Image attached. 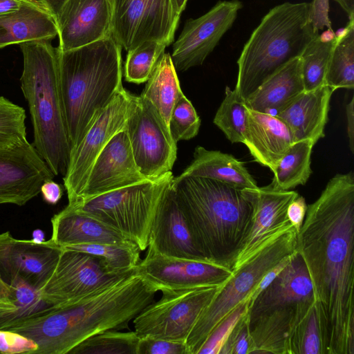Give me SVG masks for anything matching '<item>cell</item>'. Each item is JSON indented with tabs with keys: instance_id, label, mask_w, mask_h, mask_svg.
I'll return each mask as SVG.
<instances>
[{
	"instance_id": "cell-1",
	"label": "cell",
	"mask_w": 354,
	"mask_h": 354,
	"mask_svg": "<svg viewBox=\"0 0 354 354\" xmlns=\"http://www.w3.org/2000/svg\"><path fill=\"white\" fill-rule=\"evenodd\" d=\"M354 175L337 174L308 205L296 250L309 274L326 354H354Z\"/></svg>"
},
{
	"instance_id": "cell-2",
	"label": "cell",
	"mask_w": 354,
	"mask_h": 354,
	"mask_svg": "<svg viewBox=\"0 0 354 354\" xmlns=\"http://www.w3.org/2000/svg\"><path fill=\"white\" fill-rule=\"evenodd\" d=\"M157 290L137 272L76 301L7 329L37 345L33 354H66L84 339L108 330L128 328L129 322L153 301Z\"/></svg>"
},
{
	"instance_id": "cell-3",
	"label": "cell",
	"mask_w": 354,
	"mask_h": 354,
	"mask_svg": "<svg viewBox=\"0 0 354 354\" xmlns=\"http://www.w3.org/2000/svg\"><path fill=\"white\" fill-rule=\"evenodd\" d=\"M171 185L196 249L232 270L252 211L243 189L198 176L174 177Z\"/></svg>"
},
{
	"instance_id": "cell-4",
	"label": "cell",
	"mask_w": 354,
	"mask_h": 354,
	"mask_svg": "<svg viewBox=\"0 0 354 354\" xmlns=\"http://www.w3.org/2000/svg\"><path fill=\"white\" fill-rule=\"evenodd\" d=\"M121 50L111 35L72 50L57 47L58 84L71 151L124 88Z\"/></svg>"
},
{
	"instance_id": "cell-5",
	"label": "cell",
	"mask_w": 354,
	"mask_h": 354,
	"mask_svg": "<svg viewBox=\"0 0 354 354\" xmlns=\"http://www.w3.org/2000/svg\"><path fill=\"white\" fill-rule=\"evenodd\" d=\"M24 67L21 88L27 101L37 153L54 176L66 174L71 145L58 84L57 48L50 39L19 44Z\"/></svg>"
},
{
	"instance_id": "cell-6",
	"label": "cell",
	"mask_w": 354,
	"mask_h": 354,
	"mask_svg": "<svg viewBox=\"0 0 354 354\" xmlns=\"http://www.w3.org/2000/svg\"><path fill=\"white\" fill-rule=\"evenodd\" d=\"M310 3L285 2L270 9L245 44L237 60L234 90L245 101L268 77L300 57L319 32L310 21Z\"/></svg>"
},
{
	"instance_id": "cell-7",
	"label": "cell",
	"mask_w": 354,
	"mask_h": 354,
	"mask_svg": "<svg viewBox=\"0 0 354 354\" xmlns=\"http://www.w3.org/2000/svg\"><path fill=\"white\" fill-rule=\"evenodd\" d=\"M315 304L309 274L296 250L272 282L248 301L252 354H290L292 334Z\"/></svg>"
},
{
	"instance_id": "cell-8",
	"label": "cell",
	"mask_w": 354,
	"mask_h": 354,
	"mask_svg": "<svg viewBox=\"0 0 354 354\" xmlns=\"http://www.w3.org/2000/svg\"><path fill=\"white\" fill-rule=\"evenodd\" d=\"M297 234L291 226L232 270L191 330L185 342L189 354H197L214 328L240 302L250 299L270 270L296 251Z\"/></svg>"
},
{
	"instance_id": "cell-9",
	"label": "cell",
	"mask_w": 354,
	"mask_h": 354,
	"mask_svg": "<svg viewBox=\"0 0 354 354\" xmlns=\"http://www.w3.org/2000/svg\"><path fill=\"white\" fill-rule=\"evenodd\" d=\"M174 177L169 171L156 180H147L67 205L120 232L143 251L148 247L159 203Z\"/></svg>"
},
{
	"instance_id": "cell-10",
	"label": "cell",
	"mask_w": 354,
	"mask_h": 354,
	"mask_svg": "<svg viewBox=\"0 0 354 354\" xmlns=\"http://www.w3.org/2000/svg\"><path fill=\"white\" fill-rule=\"evenodd\" d=\"M137 102L138 95L123 88L99 113L80 143L71 151L63 177L68 205L81 197L95 158L116 133L126 129Z\"/></svg>"
},
{
	"instance_id": "cell-11",
	"label": "cell",
	"mask_w": 354,
	"mask_h": 354,
	"mask_svg": "<svg viewBox=\"0 0 354 354\" xmlns=\"http://www.w3.org/2000/svg\"><path fill=\"white\" fill-rule=\"evenodd\" d=\"M221 286L162 292L158 301H153L133 319L134 331L139 337L185 342Z\"/></svg>"
},
{
	"instance_id": "cell-12",
	"label": "cell",
	"mask_w": 354,
	"mask_h": 354,
	"mask_svg": "<svg viewBox=\"0 0 354 354\" xmlns=\"http://www.w3.org/2000/svg\"><path fill=\"white\" fill-rule=\"evenodd\" d=\"M136 272V268L112 272L97 256L62 248L57 265L39 294L50 306H60L100 291Z\"/></svg>"
},
{
	"instance_id": "cell-13",
	"label": "cell",
	"mask_w": 354,
	"mask_h": 354,
	"mask_svg": "<svg viewBox=\"0 0 354 354\" xmlns=\"http://www.w3.org/2000/svg\"><path fill=\"white\" fill-rule=\"evenodd\" d=\"M111 34L129 51L148 41L169 46L180 17L171 0H111Z\"/></svg>"
},
{
	"instance_id": "cell-14",
	"label": "cell",
	"mask_w": 354,
	"mask_h": 354,
	"mask_svg": "<svg viewBox=\"0 0 354 354\" xmlns=\"http://www.w3.org/2000/svg\"><path fill=\"white\" fill-rule=\"evenodd\" d=\"M126 130L134 160L145 178L156 180L171 171L177 143L155 107L140 95Z\"/></svg>"
},
{
	"instance_id": "cell-15",
	"label": "cell",
	"mask_w": 354,
	"mask_h": 354,
	"mask_svg": "<svg viewBox=\"0 0 354 354\" xmlns=\"http://www.w3.org/2000/svg\"><path fill=\"white\" fill-rule=\"evenodd\" d=\"M243 4L239 0L218 1L196 19H188L173 46L171 57L176 71L201 65L232 27Z\"/></svg>"
},
{
	"instance_id": "cell-16",
	"label": "cell",
	"mask_w": 354,
	"mask_h": 354,
	"mask_svg": "<svg viewBox=\"0 0 354 354\" xmlns=\"http://www.w3.org/2000/svg\"><path fill=\"white\" fill-rule=\"evenodd\" d=\"M61 246L48 241L18 239L0 233V280L7 286L24 282L39 292L52 274Z\"/></svg>"
},
{
	"instance_id": "cell-17",
	"label": "cell",
	"mask_w": 354,
	"mask_h": 354,
	"mask_svg": "<svg viewBox=\"0 0 354 354\" xmlns=\"http://www.w3.org/2000/svg\"><path fill=\"white\" fill-rule=\"evenodd\" d=\"M136 272L157 291L219 286L232 274L230 268L205 261L169 257L148 248Z\"/></svg>"
},
{
	"instance_id": "cell-18",
	"label": "cell",
	"mask_w": 354,
	"mask_h": 354,
	"mask_svg": "<svg viewBox=\"0 0 354 354\" xmlns=\"http://www.w3.org/2000/svg\"><path fill=\"white\" fill-rule=\"evenodd\" d=\"M252 211L247 234L236 257L232 270L241 266L270 241L291 226L287 210L299 196L295 191L279 190L270 184L254 189H243Z\"/></svg>"
},
{
	"instance_id": "cell-19",
	"label": "cell",
	"mask_w": 354,
	"mask_h": 354,
	"mask_svg": "<svg viewBox=\"0 0 354 354\" xmlns=\"http://www.w3.org/2000/svg\"><path fill=\"white\" fill-rule=\"evenodd\" d=\"M55 177L33 145L0 147V204L22 206L40 193L41 185Z\"/></svg>"
},
{
	"instance_id": "cell-20",
	"label": "cell",
	"mask_w": 354,
	"mask_h": 354,
	"mask_svg": "<svg viewBox=\"0 0 354 354\" xmlns=\"http://www.w3.org/2000/svg\"><path fill=\"white\" fill-rule=\"evenodd\" d=\"M145 180L147 179L141 174L134 160L125 129L116 133L98 154L81 197L76 203Z\"/></svg>"
},
{
	"instance_id": "cell-21",
	"label": "cell",
	"mask_w": 354,
	"mask_h": 354,
	"mask_svg": "<svg viewBox=\"0 0 354 354\" xmlns=\"http://www.w3.org/2000/svg\"><path fill=\"white\" fill-rule=\"evenodd\" d=\"M111 20V0H68L55 21L57 48L72 50L106 37Z\"/></svg>"
},
{
	"instance_id": "cell-22",
	"label": "cell",
	"mask_w": 354,
	"mask_h": 354,
	"mask_svg": "<svg viewBox=\"0 0 354 354\" xmlns=\"http://www.w3.org/2000/svg\"><path fill=\"white\" fill-rule=\"evenodd\" d=\"M171 182L158 207L148 248L169 257L207 261L193 242Z\"/></svg>"
},
{
	"instance_id": "cell-23",
	"label": "cell",
	"mask_w": 354,
	"mask_h": 354,
	"mask_svg": "<svg viewBox=\"0 0 354 354\" xmlns=\"http://www.w3.org/2000/svg\"><path fill=\"white\" fill-rule=\"evenodd\" d=\"M293 142L289 128L280 118L248 109L243 144L258 163L273 171Z\"/></svg>"
},
{
	"instance_id": "cell-24",
	"label": "cell",
	"mask_w": 354,
	"mask_h": 354,
	"mask_svg": "<svg viewBox=\"0 0 354 354\" xmlns=\"http://www.w3.org/2000/svg\"><path fill=\"white\" fill-rule=\"evenodd\" d=\"M334 91L326 84L304 91L277 115L289 128L294 142L310 140L316 144L324 136Z\"/></svg>"
},
{
	"instance_id": "cell-25",
	"label": "cell",
	"mask_w": 354,
	"mask_h": 354,
	"mask_svg": "<svg viewBox=\"0 0 354 354\" xmlns=\"http://www.w3.org/2000/svg\"><path fill=\"white\" fill-rule=\"evenodd\" d=\"M51 239L58 245L113 243L136 245L120 232L66 205L51 218Z\"/></svg>"
},
{
	"instance_id": "cell-26",
	"label": "cell",
	"mask_w": 354,
	"mask_h": 354,
	"mask_svg": "<svg viewBox=\"0 0 354 354\" xmlns=\"http://www.w3.org/2000/svg\"><path fill=\"white\" fill-rule=\"evenodd\" d=\"M304 91L301 61L297 57L268 77L244 103L248 109L277 116Z\"/></svg>"
},
{
	"instance_id": "cell-27",
	"label": "cell",
	"mask_w": 354,
	"mask_h": 354,
	"mask_svg": "<svg viewBox=\"0 0 354 354\" xmlns=\"http://www.w3.org/2000/svg\"><path fill=\"white\" fill-rule=\"evenodd\" d=\"M56 35L54 19L35 0L22 1L18 10L0 15V48Z\"/></svg>"
},
{
	"instance_id": "cell-28",
	"label": "cell",
	"mask_w": 354,
	"mask_h": 354,
	"mask_svg": "<svg viewBox=\"0 0 354 354\" xmlns=\"http://www.w3.org/2000/svg\"><path fill=\"white\" fill-rule=\"evenodd\" d=\"M178 176L207 178L241 189L258 187L243 162L231 154L208 150L201 146L195 148L190 165Z\"/></svg>"
},
{
	"instance_id": "cell-29",
	"label": "cell",
	"mask_w": 354,
	"mask_h": 354,
	"mask_svg": "<svg viewBox=\"0 0 354 354\" xmlns=\"http://www.w3.org/2000/svg\"><path fill=\"white\" fill-rule=\"evenodd\" d=\"M146 82L140 96L155 107L168 126L172 109L183 94L169 53L162 54Z\"/></svg>"
},
{
	"instance_id": "cell-30",
	"label": "cell",
	"mask_w": 354,
	"mask_h": 354,
	"mask_svg": "<svg viewBox=\"0 0 354 354\" xmlns=\"http://www.w3.org/2000/svg\"><path fill=\"white\" fill-rule=\"evenodd\" d=\"M315 144L310 140L294 142L272 171L270 183L279 190H290L306 183L312 173L311 153Z\"/></svg>"
},
{
	"instance_id": "cell-31",
	"label": "cell",
	"mask_w": 354,
	"mask_h": 354,
	"mask_svg": "<svg viewBox=\"0 0 354 354\" xmlns=\"http://www.w3.org/2000/svg\"><path fill=\"white\" fill-rule=\"evenodd\" d=\"M326 84L337 88H354V17L342 32L335 35L326 75Z\"/></svg>"
},
{
	"instance_id": "cell-32",
	"label": "cell",
	"mask_w": 354,
	"mask_h": 354,
	"mask_svg": "<svg viewBox=\"0 0 354 354\" xmlns=\"http://www.w3.org/2000/svg\"><path fill=\"white\" fill-rule=\"evenodd\" d=\"M335 41L317 34L308 44L300 56L301 73L306 91L326 84V75L330 53Z\"/></svg>"
},
{
	"instance_id": "cell-33",
	"label": "cell",
	"mask_w": 354,
	"mask_h": 354,
	"mask_svg": "<svg viewBox=\"0 0 354 354\" xmlns=\"http://www.w3.org/2000/svg\"><path fill=\"white\" fill-rule=\"evenodd\" d=\"M10 299L15 305L10 311L0 310V329H7L20 322L39 315L51 307L44 301L39 292L24 282L8 286Z\"/></svg>"
},
{
	"instance_id": "cell-34",
	"label": "cell",
	"mask_w": 354,
	"mask_h": 354,
	"mask_svg": "<svg viewBox=\"0 0 354 354\" xmlns=\"http://www.w3.org/2000/svg\"><path fill=\"white\" fill-rule=\"evenodd\" d=\"M140 337L135 331L108 330L94 335L72 348L70 354H136Z\"/></svg>"
},
{
	"instance_id": "cell-35",
	"label": "cell",
	"mask_w": 354,
	"mask_h": 354,
	"mask_svg": "<svg viewBox=\"0 0 354 354\" xmlns=\"http://www.w3.org/2000/svg\"><path fill=\"white\" fill-rule=\"evenodd\" d=\"M248 120V108L244 101L229 86L214 118V123L232 143H243Z\"/></svg>"
},
{
	"instance_id": "cell-36",
	"label": "cell",
	"mask_w": 354,
	"mask_h": 354,
	"mask_svg": "<svg viewBox=\"0 0 354 354\" xmlns=\"http://www.w3.org/2000/svg\"><path fill=\"white\" fill-rule=\"evenodd\" d=\"M62 248L97 256L103 261L106 267L112 272H120L134 270L140 261V250L136 245L90 243Z\"/></svg>"
},
{
	"instance_id": "cell-37",
	"label": "cell",
	"mask_w": 354,
	"mask_h": 354,
	"mask_svg": "<svg viewBox=\"0 0 354 354\" xmlns=\"http://www.w3.org/2000/svg\"><path fill=\"white\" fill-rule=\"evenodd\" d=\"M166 47L158 41H148L127 51L124 64L125 80L138 84L146 82Z\"/></svg>"
},
{
	"instance_id": "cell-38",
	"label": "cell",
	"mask_w": 354,
	"mask_h": 354,
	"mask_svg": "<svg viewBox=\"0 0 354 354\" xmlns=\"http://www.w3.org/2000/svg\"><path fill=\"white\" fill-rule=\"evenodd\" d=\"M290 354H326L324 329L315 304L293 333Z\"/></svg>"
},
{
	"instance_id": "cell-39",
	"label": "cell",
	"mask_w": 354,
	"mask_h": 354,
	"mask_svg": "<svg viewBox=\"0 0 354 354\" xmlns=\"http://www.w3.org/2000/svg\"><path fill=\"white\" fill-rule=\"evenodd\" d=\"M25 109L0 96V147H15L27 141Z\"/></svg>"
},
{
	"instance_id": "cell-40",
	"label": "cell",
	"mask_w": 354,
	"mask_h": 354,
	"mask_svg": "<svg viewBox=\"0 0 354 354\" xmlns=\"http://www.w3.org/2000/svg\"><path fill=\"white\" fill-rule=\"evenodd\" d=\"M201 119L192 102L183 94L174 104L169 120L170 134L177 143L197 136Z\"/></svg>"
},
{
	"instance_id": "cell-41",
	"label": "cell",
	"mask_w": 354,
	"mask_h": 354,
	"mask_svg": "<svg viewBox=\"0 0 354 354\" xmlns=\"http://www.w3.org/2000/svg\"><path fill=\"white\" fill-rule=\"evenodd\" d=\"M248 300L240 302L211 331L197 354H219V351L238 320L248 310Z\"/></svg>"
},
{
	"instance_id": "cell-42",
	"label": "cell",
	"mask_w": 354,
	"mask_h": 354,
	"mask_svg": "<svg viewBox=\"0 0 354 354\" xmlns=\"http://www.w3.org/2000/svg\"><path fill=\"white\" fill-rule=\"evenodd\" d=\"M253 344L249 333L247 312L235 324L219 354H252Z\"/></svg>"
},
{
	"instance_id": "cell-43",
	"label": "cell",
	"mask_w": 354,
	"mask_h": 354,
	"mask_svg": "<svg viewBox=\"0 0 354 354\" xmlns=\"http://www.w3.org/2000/svg\"><path fill=\"white\" fill-rule=\"evenodd\" d=\"M136 354H189L185 342L140 337Z\"/></svg>"
},
{
	"instance_id": "cell-44",
	"label": "cell",
	"mask_w": 354,
	"mask_h": 354,
	"mask_svg": "<svg viewBox=\"0 0 354 354\" xmlns=\"http://www.w3.org/2000/svg\"><path fill=\"white\" fill-rule=\"evenodd\" d=\"M37 345L32 339L9 330L0 329V353L33 354Z\"/></svg>"
},
{
	"instance_id": "cell-45",
	"label": "cell",
	"mask_w": 354,
	"mask_h": 354,
	"mask_svg": "<svg viewBox=\"0 0 354 354\" xmlns=\"http://www.w3.org/2000/svg\"><path fill=\"white\" fill-rule=\"evenodd\" d=\"M310 17L315 32H319L324 27L333 30L328 18V0H314L311 2Z\"/></svg>"
},
{
	"instance_id": "cell-46",
	"label": "cell",
	"mask_w": 354,
	"mask_h": 354,
	"mask_svg": "<svg viewBox=\"0 0 354 354\" xmlns=\"http://www.w3.org/2000/svg\"><path fill=\"white\" fill-rule=\"evenodd\" d=\"M307 207L305 198L299 195L290 203L288 207V220L297 232L303 224Z\"/></svg>"
},
{
	"instance_id": "cell-47",
	"label": "cell",
	"mask_w": 354,
	"mask_h": 354,
	"mask_svg": "<svg viewBox=\"0 0 354 354\" xmlns=\"http://www.w3.org/2000/svg\"><path fill=\"white\" fill-rule=\"evenodd\" d=\"M40 193L46 203L55 205L61 199L63 192L58 183L53 180H48L41 185Z\"/></svg>"
},
{
	"instance_id": "cell-48",
	"label": "cell",
	"mask_w": 354,
	"mask_h": 354,
	"mask_svg": "<svg viewBox=\"0 0 354 354\" xmlns=\"http://www.w3.org/2000/svg\"><path fill=\"white\" fill-rule=\"evenodd\" d=\"M291 255L280 261L276 266H274L264 276V277L261 279L260 283L254 289L248 301L252 300L261 290H263L272 282V281L279 274V272L288 263Z\"/></svg>"
},
{
	"instance_id": "cell-49",
	"label": "cell",
	"mask_w": 354,
	"mask_h": 354,
	"mask_svg": "<svg viewBox=\"0 0 354 354\" xmlns=\"http://www.w3.org/2000/svg\"><path fill=\"white\" fill-rule=\"evenodd\" d=\"M347 120V134L348 146L352 153L354 152V97H352L350 102L346 106Z\"/></svg>"
},
{
	"instance_id": "cell-50",
	"label": "cell",
	"mask_w": 354,
	"mask_h": 354,
	"mask_svg": "<svg viewBox=\"0 0 354 354\" xmlns=\"http://www.w3.org/2000/svg\"><path fill=\"white\" fill-rule=\"evenodd\" d=\"M56 21L63 6L68 0H35Z\"/></svg>"
},
{
	"instance_id": "cell-51",
	"label": "cell",
	"mask_w": 354,
	"mask_h": 354,
	"mask_svg": "<svg viewBox=\"0 0 354 354\" xmlns=\"http://www.w3.org/2000/svg\"><path fill=\"white\" fill-rule=\"evenodd\" d=\"M15 305L10 299L9 287L0 280V310L10 311Z\"/></svg>"
},
{
	"instance_id": "cell-52",
	"label": "cell",
	"mask_w": 354,
	"mask_h": 354,
	"mask_svg": "<svg viewBox=\"0 0 354 354\" xmlns=\"http://www.w3.org/2000/svg\"><path fill=\"white\" fill-rule=\"evenodd\" d=\"M21 3L19 0H0V15L18 10Z\"/></svg>"
},
{
	"instance_id": "cell-53",
	"label": "cell",
	"mask_w": 354,
	"mask_h": 354,
	"mask_svg": "<svg viewBox=\"0 0 354 354\" xmlns=\"http://www.w3.org/2000/svg\"><path fill=\"white\" fill-rule=\"evenodd\" d=\"M346 12L348 18L354 17V0H335Z\"/></svg>"
},
{
	"instance_id": "cell-54",
	"label": "cell",
	"mask_w": 354,
	"mask_h": 354,
	"mask_svg": "<svg viewBox=\"0 0 354 354\" xmlns=\"http://www.w3.org/2000/svg\"><path fill=\"white\" fill-rule=\"evenodd\" d=\"M188 0H171L174 10L176 14L180 16L182 12L185 10Z\"/></svg>"
},
{
	"instance_id": "cell-55",
	"label": "cell",
	"mask_w": 354,
	"mask_h": 354,
	"mask_svg": "<svg viewBox=\"0 0 354 354\" xmlns=\"http://www.w3.org/2000/svg\"><path fill=\"white\" fill-rule=\"evenodd\" d=\"M19 1H33V0H19Z\"/></svg>"
}]
</instances>
